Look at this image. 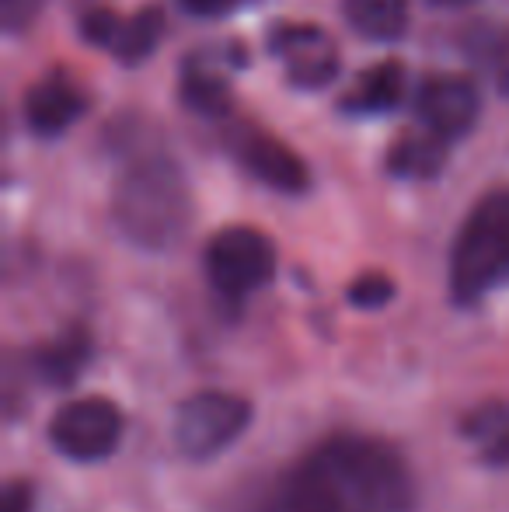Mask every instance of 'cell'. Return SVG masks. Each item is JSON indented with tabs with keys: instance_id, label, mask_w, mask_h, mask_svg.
I'll use <instances>...</instances> for the list:
<instances>
[{
	"instance_id": "277c9868",
	"label": "cell",
	"mask_w": 509,
	"mask_h": 512,
	"mask_svg": "<svg viewBox=\"0 0 509 512\" xmlns=\"http://www.w3.org/2000/svg\"><path fill=\"white\" fill-rule=\"evenodd\" d=\"M252 422V405L227 391H199L175 411V446L189 460H210L224 453Z\"/></svg>"
},
{
	"instance_id": "5bb4252c",
	"label": "cell",
	"mask_w": 509,
	"mask_h": 512,
	"mask_svg": "<svg viewBox=\"0 0 509 512\" xmlns=\"http://www.w3.org/2000/svg\"><path fill=\"white\" fill-rule=\"evenodd\" d=\"M349 28L374 42H394L408 25V0H342Z\"/></svg>"
},
{
	"instance_id": "ba28073f",
	"label": "cell",
	"mask_w": 509,
	"mask_h": 512,
	"mask_svg": "<svg viewBox=\"0 0 509 512\" xmlns=\"http://www.w3.org/2000/svg\"><path fill=\"white\" fill-rule=\"evenodd\" d=\"M227 150L238 157V164L255 175L262 185L276 192H304L307 185V168L283 140L269 136L265 129L258 126H231L227 129Z\"/></svg>"
},
{
	"instance_id": "3957f363",
	"label": "cell",
	"mask_w": 509,
	"mask_h": 512,
	"mask_svg": "<svg viewBox=\"0 0 509 512\" xmlns=\"http://www.w3.org/2000/svg\"><path fill=\"white\" fill-rule=\"evenodd\" d=\"M509 279V189L489 192L464 220L450 251V293L475 304Z\"/></svg>"
},
{
	"instance_id": "603a6c76",
	"label": "cell",
	"mask_w": 509,
	"mask_h": 512,
	"mask_svg": "<svg viewBox=\"0 0 509 512\" xmlns=\"http://www.w3.org/2000/svg\"><path fill=\"white\" fill-rule=\"evenodd\" d=\"M192 14H203V18H213V14H224L234 0H182Z\"/></svg>"
},
{
	"instance_id": "d4e9b609",
	"label": "cell",
	"mask_w": 509,
	"mask_h": 512,
	"mask_svg": "<svg viewBox=\"0 0 509 512\" xmlns=\"http://www.w3.org/2000/svg\"><path fill=\"white\" fill-rule=\"evenodd\" d=\"M499 88H503V95L509 98V70H506V74H503V77H499Z\"/></svg>"
},
{
	"instance_id": "9c48e42d",
	"label": "cell",
	"mask_w": 509,
	"mask_h": 512,
	"mask_svg": "<svg viewBox=\"0 0 509 512\" xmlns=\"http://www.w3.org/2000/svg\"><path fill=\"white\" fill-rule=\"evenodd\" d=\"M478 88L468 77H443L433 74L415 91V115L419 126L440 136L443 143L461 140L478 122Z\"/></svg>"
},
{
	"instance_id": "5b68a950",
	"label": "cell",
	"mask_w": 509,
	"mask_h": 512,
	"mask_svg": "<svg viewBox=\"0 0 509 512\" xmlns=\"http://www.w3.org/2000/svg\"><path fill=\"white\" fill-rule=\"evenodd\" d=\"M276 272V248L255 227H224L206 244V276L227 300H245Z\"/></svg>"
},
{
	"instance_id": "9a60e30c",
	"label": "cell",
	"mask_w": 509,
	"mask_h": 512,
	"mask_svg": "<svg viewBox=\"0 0 509 512\" xmlns=\"http://www.w3.org/2000/svg\"><path fill=\"white\" fill-rule=\"evenodd\" d=\"M182 98L192 112L224 115L231 102V81L220 67H210L203 56H192L182 67Z\"/></svg>"
},
{
	"instance_id": "4fadbf2b",
	"label": "cell",
	"mask_w": 509,
	"mask_h": 512,
	"mask_svg": "<svg viewBox=\"0 0 509 512\" xmlns=\"http://www.w3.org/2000/svg\"><path fill=\"white\" fill-rule=\"evenodd\" d=\"M464 439L489 467H509V401H485L464 418Z\"/></svg>"
},
{
	"instance_id": "8992f818",
	"label": "cell",
	"mask_w": 509,
	"mask_h": 512,
	"mask_svg": "<svg viewBox=\"0 0 509 512\" xmlns=\"http://www.w3.org/2000/svg\"><path fill=\"white\" fill-rule=\"evenodd\" d=\"M123 439V411L105 398L67 401L49 422V443L77 464L105 460Z\"/></svg>"
},
{
	"instance_id": "6da1fadb",
	"label": "cell",
	"mask_w": 509,
	"mask_h": 512,
	"mask_svg": "<svg viewBox=\"0 0 509 512\" xmlns=\"http://www.w3.org/2000/svg\"><path fill=\"white\" fill-rule=\"evenodd\" d=\"M286 512H415L408 464L367 436H332L283 481Z\"/></svg>"
},
{
	"instance_id": "52a82bcc",
	"label": "cell",
	"mask_w": 509,
	"mask_h": 512,
	"mask_svg": "<svg viewBox=\"0 0 509 512\" xmlns=\"http://www.w3.org/2000/svg\"><path fill=\"white\" fill-rule=\"evenodd\" d=\"M269 49L283 63L290 84H297V88H325L339 74V46L318 25L279 21L269 32Z\"/></svg>"
},
{
	"instance_id": "cb8c5ba5",
	"label": "cell",
	"mask_w": 509,
	"mask_h": 512,
	"mask_svg": "<svg viewBox=\"0 0 509 512\" xmlns=\"http://www.w3.org/2000/svg\"><path fill=\"white\" fill-rule=\"evenodd\" d=\"M429 4H440V7H461V4H471V0H429Z\"/></svg>"
},
{
	"instance_id": "44dd1931",
	"label": "cell",
	"mask_w": 509,
	"mask_h": 512,
	"mask_svg": "<svg viewBox=\"0 0 509 512\" xmlns=\"http://www.w3.org/2000/svg\"><path fill=\"white\" fill-rule=\"evenodd\" d=\"M42 7V0H0V18H4L7 32H18L21 25L35 18V11Z\"/></svg>"
},
{
	"instance_id": "7402d4cb",
	"label": "cell",
	"mask_w": 509,
	"mask_h": 512,
	"mask_svg": "<svg viewBox=\"0 0 509 512\" xmlns=\"http://www.w3.org/2000/svg\"><path fill=\"white\" fill-rule=\"evenodd\" d=\"M4 512H32V488L25 481H11L4 488Z\"/></svg>"
},
{
	"instance_id": "8fae6325",
	"label": "cell",
	"mask_w": 509,
	"mask_h": 512,
	"mask_svg": "<svg viewBox=\"0 0 509 512\" xmlns=\"http://www.w3.org/2000/svg\"><path fill=\"white\" fill-rule=\"evenodd\" d=\"M401 98H405V63L384 60V63L367 67L356 77L353 91L342 98V108H346V112H360V115H381V112H391Z\"/></svg>"
},
{
	"instance_id": "30bf717a",
	"label": "cell",
	"mask_w": 509,
	"mask_h": 512,
	"mask_svg": "<svg viewBox=\"0 0 509 512\" xmlns=\"http://www.w3.org/2000/svg\"><path fill=\"white\" fill-rule=\"evenodd\" d=\"M84 91L67 74H46L25 95V122L39 136H56L84 115Z\"/></svg>"
},
{
	"instance_id": "ffe728a7",
	"label": "cell",
	"mask_w": 509,
	"mask_h": 512,
	"mask_svg": "<svg viewBox=\"0 0 509 512\" xmlns=\"http://www.w3.org/2000/svg\"><path fill=\"white\" fill-rule=\"evenodd\" d=\"M119 14L116 11H109V7H95V11H88L81 18V35L91 42V46H102V49H109L112 46V39H116V32H119Z\"/></svg>"
},
{
	"instance_id": "e0dca14e",
	"label": "cell",
	"mask_w": 509,
	"mask_h": 512,
	"mask_svg": "<svg viewBox=\"0 0 509 512\" xmlns=\"http://www.w3.org/2000/svg\"><path fill=\"white\" fill-rule=\"evenodd\" d=\"M88 335L84 331H70V335L56 338L53 345H46V349L35 356V373H39L46 384H70V380L77 377V370H81L84 363H88Z\"/></svg>"
},
{
	"instance_id": "7c38bea8",
	"label": "cell",
	"mask_w": 509,
	"mask_h": 512,
	"mask_svg": "<svg viewBox=\"0 0 509 512\" xmlns=\"http://www.w3.org/2000/svg\"><path fill=\"white\" fill-rule=\"evenodd\" d=\"M447 164V143L429 129L412 126L387 150V171L398 178H433Z\"/></svg>"
},
{
	"instance_id": "ac0fdd59",
	"label": "cell",
	"mask_w": 509,
	"mask_h": 512,
	"mask_svg": "<svg viewBox=\"0 0 509 512\" xmlns=\"http://www.w3.org/2000/svg\"><path fill=\"white\" fill-rule=\"evenodd\" d=\"M461 53L478 67H499L509 56V28L499 21H475L461 32Z\"/></svg>"
},
{
	"instance_id": "d6986e66",
	"label": "cell",
	"mask_w": 509,
	"mask_h": 512,
	"mask_svg": "<svg viewBox=\"0 0 509 512\" xmlns=\"http://www.w3.org/2000/svg\"><path fill=\"white\" fill-rule=\"evenodd\" d=\"M394 297V283L381 272H363L353 286H349V304L363 310H381Z\"/></svg>"
},
{
	"instance_id": "7a4b0ae2",
	"label": "cell",
	"mask_w": 509,
	"mask_h": 512,
	"mask_svg": "<svg viewBox=\"0 0 509 512\" xmlns=\"http://www.w3.org/2000/svg\"><path fill=\"white\" fill-rule=\"evenodd\" d=\"M189 216V182L171 157H136L112 192V220L119 234L143 251L175 248L189 230Z\"/></svg>"
},
{
	"instance_id": "2e32d148",
	"label": "cell",
	"mask_w": 509,
	"mask_h": 512,
	"mask_svg": "<svg viewBox=\"0 0 509 512\" xmlns=\"http://www.w3.org/2000/svg\"><path fill=\"white\" fill-rule=\"evenodd\" d=\"M161 35H164L161 7H143L133 18L119 21V32H116V39H112L109 53L116 56V60H123L126 67H133V63L147 60V56L154 53Z\"/></svg>"
}]
</instances>
